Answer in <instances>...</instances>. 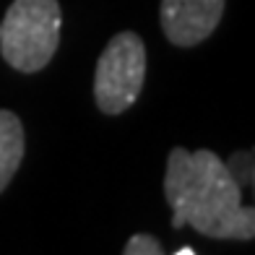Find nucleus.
<instances>
[{"label": "nucleus", "mask_w": 255, "mask_h": 255, "mask_svg": "<svg viewBox=\"0 0 255 255\" xmlns=\"http://www.w3.org/2000/svg\"><path fill=\"white\" fill-rule=\"evenodd\" d=\"M253 154L248 151V154H235L229 161H227V167H229V172H232V177H235L237 182H240V188L242 185H253Z\"/></svg>", "instance_id": "0eeeda50"}, {"label": "nucleus", "mask_w": 255, "mask_h": 255, "mask_svg": "<svg viewBox=\"0 0 255 255\" xmlns=\"http://www.w3.org/2000/svg\"><path fill=\"white\" fill-rule=\"evenodd\" d=\"M24 161V125L18 115L0 110V193L8 188Z\"/></svg>", "instance_id": "39448f33"}, {"label": "nucleus", "mask_w": 255, "mask_h": 255, "mask_svg": "<svg viewBox=\"0 0 255 255\" xmlns=\"http://www.w3.org/2000/svg\"><path fill=\"white\" fill-rule=\"evenodd\" d=\"M146 81V44L135 31H120L97 60L94 102L104 115H123L141 97Z\"/></svg>", "instance_id": "7ed1b4c3"}, {"label": "nucleus", "mask_w": 255, "mask_h": 255, "mask_svg": "<svg viewBox=\"0 0 255 255\" xmlns=\"http://www.w3.org/2000/svg\"><path fill=\"white\" fill-rule=\"evenodd\" d=\"M123 255H164V245L154 235H133L125 242Z\"/></svg>", "instance_id": "423d86ee"}, {"label": "nucleus", "mask_w": 255, "mask_h": 255, "mask_svg": "<svg viewBox=\"0 0 255 255\" xmlns=\"http://www.w3.org/2000/svg\"><path fill=\"white\" fill-rule=\"evenodd\" d=\"M172 227H193L211 240H253L255 208L242 203V188L227 161L208 148H172L164 172Z\"/></svg>", "instance_id": "f257e3e1"}, {"label": "nucleus", "mask_w": 255, "mask_h": 255, "mask_svg": "<svg viewBox=\"0 0 255 255\" xmlns=\"http://www.w3.org/2000/svg\"><path fill=\"white\" fill-rule=\"evenodd\" d=\"M57 0H13L0 24V52L18 73H37L52 60L60 44Z\"/></svg>", "instance_id": "f03ea898"}, {"label": "nucleus", "mask_w": 255, "mask_h": 255, "mask_svg": "<svg viewBox=\"0 0 255 255\" xmlns=\"http://www.w3.org/2000/svg\"><path fill=\"white\" fill-rule=\"evenodd\" d=\"M193 253H195L193 248H180V250H177V255H193Z\"/></svg>", "instance_id": "6e6552de"}, {"label": "nucleus", "mask_w": 255, "mask_h": 255, "mask_svg": "<svg viewBox=\"0 0 255 255\" xmlns=\"http://www.w3.org/2000/svg\"><path fill=\"white\" fill-rule=\"evenodd\" d=\"M227 0H161L159 21L175 47H195L216 31Z\"/></svg>", "instance_id": "20e7f679"}]
</instances>
